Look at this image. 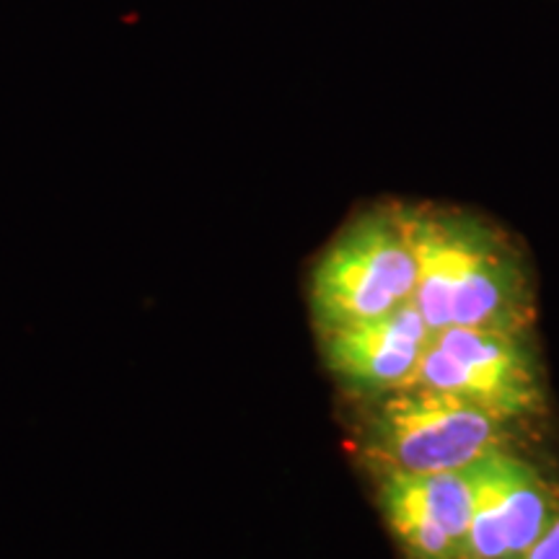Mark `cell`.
<instances>
[{
  "mask_svg": "<svg viewBox=\"0 0 559 559\" xmlns=\"http://www.w3.org/2000/svg\"><path fill=\"white\" fill-rule=\"evenodd\" d=\"M400 210L417 254L412 304L432 332L531 330L536 293L513 236L474 210L440 202H400Z\"/></svg>",
  "mask_w": 559,
  "mask_h": 559,
  "instance_id": "6da1fadb",
  "label": "cell"
},
{
  "mask_svg": "<svg viewBox=\"0 0 559 559\" xmlns=\"http://www.w3.org/2000/svg\"><path fill=\"white\" fill-rule=\"evenodd\" d=\"M417 254L400 200L355 210L313 257L306 304L317 334L383 317L415 300Z\"/></svg>",
  "mask_w": 559,
  "mask_h": 559,
  "instance_id": "7a4b0ae2",
  "label": "cell"
},
{
  "mask_svg": "<svg viewBox=\"0 0 559 559\" xmlns=\"http://www.w3.org/2000/svg\"><path fill=\"white\" fill-rule=\"evenodd\" d=\"M362 402L358 456L373 477L466 469L513 438V425L440 391L404 386Z\"/></svg>",
  "mask_w": 559,
  "mask_h": 559,
  "instance_id": "3957f363",
  "label": "cell"
},
{
  "mask_svg": "<svg viewBox=\"0 0 559 559\" xmlns=\"http://www.w3.org/2000/svg\"><path fill=\"white\" fill-rule=\"evenodd\" d=\"M409 386L451 394L508 425L542 415L547 404L531 330L451 326L432 332Z\"/></svg>",
  "mask_w": 559,
  "mask_h": 559,
  "instance_id": "277c9868",
  "label": "cell"
},
{
  "mask_svg": "<svg viewBox=\"0 0 559 559\" xmlns=\"http://www.w3.org/2000/svg\"><path fill=\"white\" fill-rule=\"evenodd\" d=\"M472 474L466 559H526L559 513V487L513 445L487 451Z\"/></svg>",
  "mask_w": 559,
  "mask_h": 559,
  "instance_id": "5b68a950",
  "label": "cell"
},
{
  "mask_svg": "<svg viewBox=\"0 0 559 559\" xmlns=\"http://www.w3.org/2000/svg\"><path fill=\"white\" fill-rule=\"evenodd\" d=\"M376 506L407 559H466L472 523L469 466L436 474H379Z\"/></svg>",
  "mask_w": 559,
  "mask_h": 559,
  "instance_id": "8992f818",
  "label": "cell"
},
{
  "mask_svg": "<svg viewBox=\"0 0 559 559\" xmlns=\"http://www.w3.org/2000/svg\"><path fill=\"white\" fill-rule=\"evenodd\" d=\"M432 330L415 304L317 334L326 373L358 400L409 386Z\"/></svg>",
  "mask_w": 559,
  "mask_h": 559,
  "instance_id": "52a82bcc",
  "label": "cell"
},
{
  "mask_svg": "<svg viewBox=\"0 0 559 559\" xmlns=\"http://www.w3.org/2000/svg\"><path fill=\"white\" fill-rule=\"evenodd\" d=\"M526 559H559V513L547 534H544L542 542L531 549V555Z\"/></svg>",
  "mask_w": 559,
  "mask_h": 559,
  "instance_id": "ba28073f",
  "label": "cell"
}]
</instances>
